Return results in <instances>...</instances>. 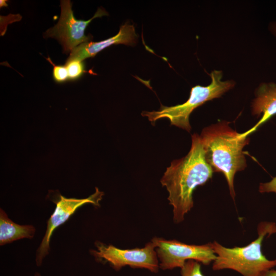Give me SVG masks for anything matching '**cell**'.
<instances>
[{"label": "cell", "mask_w": 276, "mask_h": 276, "mask_svg": "<svg viewBox=\"0 0 276 276\" xmlns=\"http://www.w3.org/2000/svg\"><path fill=\"white\" fill-rule=\"evenodd\" d=\"M213 171L206 163L201 137L192 135V144L188 153L174 160L167 168L160 179L169 193L168 200L172 205L173 220L178 223L193 207V193L198 186L203 185L213 176Z\"/></svg>", "instance_id": "cell-1"}, {"label": "cell", "mask_w": 276, "mask_h": 276, "mask_svg": "<svg viewBox=\"0 0 276 276\" xmlns=\"http://www.w3.org/2000/svg\"><path fill=\"white\" fill-rule=\"evenodd\" d=\"M230 123L219 122L204 128L200 135L205 159L213 172H222L225 176L233 199L235 197L234 180L235 174L247 166L243 148L249 143L248 136L232 129Z\"/></svg>", "instance_id": "cell-2"}, {"label": "cell", "mask_w": 276, "mask_h": 276, "mask_svg": "<svg viewBox=\"0 0 276 276\" xmlns=\"http://www.w3.org/2000/svg\"><path fill=\"white\" fill-rule=\"evenodd\" d=\"M258 237L244 247L227 248L216 241L211 243L216 258L213 262L214 270L229 269L243 276H260L265 271L276 266V259L268 260L262 252V243L267 235L276 233L274 222H262L257 228Z\"/></svg>", "instance_id": "cell-3"}, {"label": "cell", "mask_w": 276, "mask_h": 276, "mask_svg": "<svg viewBox=\"0 0 276 276\" xmlns=\"http://www.w3.org/2000/svg\"><path fill=\"white\" fill-rule=\"evenodd\" d=\"M210 76L211 83L206 86L197 85L193 87L189 99L183 104L169 107L161 105L157 111H143L141 114L147 117L153 125L157 120L167 118L171 125L190 132L192 128L189 117L192 112L205 102L220 97L235 84L233 80L222 81V73L220 71H213Z\"/></svg>", "instance_id": "cell-4"}, {"label": "cell", "mask_w": 276, "mask_h": 276, "mask_svg": "<svg viewBox=\"0 0 276 276\" xmlns=\"http://www.w3.org/2000/svg\"><path fill=\"white\" fill-rule=\"evenodd\" d=\"M151 241L155 247L159 268L163 270L181 268L189 260L209 265L216 258L211 243L201 245H191L159 237H153Z\"/></svg>", "instance_id": "cell-5"}, {"label": "cell", "mask_w": 276, "mask_h": 276, "mask_svg": "<svg viewBox=\"0 0 276 276\" xmlns=\"http://www.w3.org/2000/svg\"><path fill=\"white\" fill-rule=\"evenodd\" d=\"M95 246L97 250H91V254L97 259L108 262L116 271L129 266L133 268H145L153 273L158 272L159 261L151 241L142 248L123 249L98 241Z\"/></svg>", "instance_id": "cell-6"}, {"label": "cell", "mask_w": 276, "mask_h": 276, "mask_svg": "<svg viewBox=\"0 0 276 276\" xmlns=\"http://www.w3.org/2000/svg\"><path fill=\"white\" fill-rule=\"evenodd\" d=\"M60 7L61 14L57 24L48 29L44 37L57 39L62 45L63 52L66 53L80 44L90 41L93 37L85 35L86 28L94 18L108 15L106 11L99 8L90 19L77 20L74 16L70 1H61Z\"/></svg>", "instance_id": "cell-7"}, {"label": "cell", "mask_w": 276, "mask_h": 276, "mask_svg": "<svg viewBox=\"0 0 276 276\" xmlns=\"http://www.w3.org/2000/svg\"><path fill=\"white\" fill-rule=\"evenodd\" d=\"M95 189V192L86 198H68L59 194L55 199L52 200L56 204V208L47 222L45 235L36 252L37 266L41 265L43 259L49 254L50 239L56 228L68 220L80 206L88 203L96 206H100L99 201L104 193L97 187Z\"/></svg>", "instance_id": "cell-8"}, {"label": "cell", "mask_w": 276, "mask_h": 276, "mask_svg": "<svg viewBox=\"0 0 276 276\" xmlns=\"http://www.w3.org/2000/svg\"><path fill=\"white\" fill-rule=\"evenodd\" d=\"M137 38L134 26L126 22L120 27L118 33L114 36L99 42H87L77 46L71 52L67 60L83 61L87 58L94 57L99 52L111 45H133L136 43Z\"/></svg>", "instance_id": "cell-9"}, {"label": "cell", "mask_w": 276, "mask_h": 276, "mask_svg": "<svg viewBox=\"0 0 276 276\" xmlns=\"http://www.w3.org/2000/svg\"><path fill=\"white\" fill-rule=\"evenodd\" d=\"M255 95L251 104L252 114L257 117L262 114V118L253 127L240 133V136H248L276 114V83H261L256 89Z\"/></svg>", "instance_id": "cell-10"}, {"label": "cell", "mask_w": 276, "mask_h": 276, "mask_svg": "<svg viewBox=\"0 0 276 276\" xmlns=\"http://www.w3.org/2000/svg\"><path fill=\"white\" fill-rule=\"evenodd\" d=\"M32 225H20L12 221L6 213L0 209V245L23 238L32 239L35 233Z\"/></svg>", "instance_id": "cell-11"}, {"label": "cell", "mask_w": 276, "mask_h": 276, "mask_svg": "<svg viewBox=\"0 0 276 276\" xmlns=\"http://www.w3.org/2000/svg\"><path fill=\"white\" fill-rule=\"evenodd\" d=\"M68 74L69 80L73 81L79 79L84 73V63L83 61L77 59L66 60L65 64Z\"/></svg>", "instance_id": "cell-12"}, {"label": "cell", "mask_w": 276, "mask_h": 276, "mask_svg": "<svg viewBox=\"0 0 276 276\" xmlns=\"http://www.w3.org/2000/svg\"><path fill=\"white\" fill-rule=\"evenodd\" d=\"M180 269L181 276H204L199 262L193 260L187 261Z\"/></svg>", "instance_id": "cell-13"}, {"label": "cell", "mask_w": 276, "mask_h": 276, "mask_svg": "<svg viewBox=\"0 0 276 276\" xmlns=\"http://www.w3.org/2000/svg\"><path fill=\"white\" fill-rule=\"evenodd\" d=\"M48 60L53 65V77L56 82L63 83L69 80L67 70L65 65H55L50 58Z\"/></svg>", "instance_id": "cell-14"}, {"label": "cell", "mask_w": 276, "mask_h": 276, "mask_svg": "<svg viewBox=\"0 0 276 276\" xmlns=\"http://www.w3.org/2000/svg\"><path fill=\"white\" fill-rule=\"evenodd\" d=\"M260 193L273 192L276 193V176L268 182L261 183L259 187Z\"/></svg>", "instance_id": "cell-15"}, {"label": "cell", "mask_w": 276, "mask_h": 276, "mask_svg": "<svg viewBox=\"0 0 276 276\" xmlns=\"http://www.w3.org/2000/svg\"><path fill=\"white\" fill-rule=\"evenodd\" d=\"M260 276H276V270L269 269L263 272Z\"/></svg>", "instance_id": "cell-16"}, {"label": "cell", "mask_w": 276, "mask_h": 276, "mask_svg": "<svg viewBox=\"0 0 276 276\" xmlns=\"http://www.w3.org/2000/svg\"><path fill=\"white\" fill-rule=\"evenodd\" d=\"M271 31L273 32L274 35L276 36V23H274L271 26Z\"/></svg>", "instance_id": "cell-17"}, {"label": "cell", "mask_w": 276, "mask_h": 276, "mask_svg": "<svg viewBox=\"0 0 276 276\" xmlns=\"http://www.w3.org/2000/svg\"><path fill=\"white\" fill-rule=\"evenodd\" d=\"M34 276H41L40 275V274L38 272H36L35 274H34Z\"/></svg>", "instance_id": "cell-18"}]
</instances>
